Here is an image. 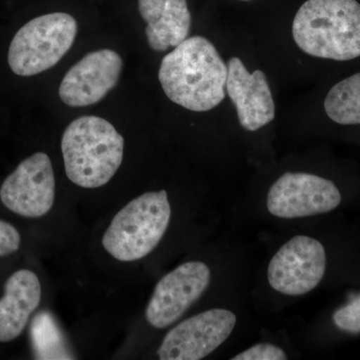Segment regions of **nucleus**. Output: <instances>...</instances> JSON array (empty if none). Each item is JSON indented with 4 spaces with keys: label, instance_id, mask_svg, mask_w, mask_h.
Masks as SVG:
<instances>
[{
    "label": "nucleus",
    "instance_id": "9",
    "mask_svg": "<svg viewBox=\"0 0 360 360\" xmlns=\"http://www.w3.org/2000/svg\"><path fill=\"white\" fill-rule=\"evenodd\" d=\"M236 324L231 310H206L172 328L161 343L158 356L161 360L205 359L229 338Z\"/></svg>",
    "mask_w": 360,
    "mask_h": 360
},
{
    "label": "nucleus",
    "instance_id": "5",
    "mask_svg": "<svg viewBox=\"0 0 360 360\" xmlns=\"http://www.w3.org/2000/svg\"><path fill=\"white\" fill-rule=\"evenodd\" d=\"M77 22L68 13L45 14L28 21L9 45V68L20 77H32L58 65L77 34Z\"/></svg>",
    "mask_w": 360,
    "mask_h": 360
},
{
    "label": "nucleus",
    "instance_id": "16",
    "mask_svg": "<svg viewBox=\"0 0 360 360\" xmlns=\"http://www.w3.org/2000/svg\"><path fill=\"white\" fill-rule=\"evenodd\" d=\"M30 336L37 359H72L63 333L49 312H40L33 319Z\"/></svg>",
    "mask_w": 360,
    "mask_h": 360
},
{
    "label": "nucleus",
    "instance_id": "4",
    "mask_svg": "<svg viewBox=\"0 0 360 360\" xmlns=\"http://www.w3.org/2000/svg\"><path fill=\"white\" fill-rule=\"evenodd\" d=\"M170 217L167 191L142 194L113 217L103 238L104 250L120 262L141 259L160 245Z\"/></svg>",
    "mask_w": 360,
    "mask_h": 360
},
{
    "label": "nucleus",
    "instance_id": "18",
    "mask_svg": "<svg viewBox=\"0 0 360 360\" xmlns=\"http://www.w3.org/2000/svg\"><path fill=\"white\" fill-rule=\"evenodd\" d=\"M285 352L270 343H259L234 356L232 360H285Z\"/></svg>",
    "mask_w": 360,
    "mask_h": 360
},
{
    "label": "nucleus",
    "instance_id": "15",
    "mask_svg": "<svg viewBox=\"0 0 360 360\" xmlns=\"http://www.w3.org/2000/svg\"><path fill=\"white\" fill-rule=\"evenodd\" d=\"M323 110L336 124L360 125V72L343 78L328 90Z\"/></svg>",
    "mask_w": 360,
    "mask_h": 360
},
{
    "label": "nucleus",
    "instance_id": "10",
    "mask_svg": "<svg viewBox=\"0 0 360 360\" xmlns=\"http://www.w3.org/2000/svg\"><path fill=\"white\" fill-rule=\"evenodd\" d=\"M210 269L200 262L179 265L156 284L146 309V319L153 328L162 329L179 321L208 288Z\"/></svg>",
    "mask_w": 360,
    "mask_h": 360
},
{
    "label": "nucleus",
    "instance_id": "2",
    "mask_svg": "<svg viewBox=\"0 0 360 360\" xmlns=\"http://www.w3.org/2000/svg\"><path fill=\"white\" fill-rule=\"evenodd\" d=\"M296 45L314 58L345 63L360 58L357 0H307L292 25Z\"/></svg>",
    "mask_w": 360,
    "mask_h": 360
},
{
    "label": "nucleus",
    "instance_id": "11",
    "mask_svg": "<svg viewBox=\"0 0 360 360\" xmlns=\"http://www.w3.org/2000/svg\"><path fill=\"white\" fill-rule=\"evenodd\" d=\"M122 58L111 49L89 52L66 73L59 97L66 105L84 108L103 101L120 82Z\"/></svg>",
    "mask_w": 360,
    "mask_h": 360
},
{
    "label": "nucleus",
    "instance_id": "7",
    "mask_svg": "<svg viewBox=\"0 0 360 360\" xmlns=\"http://www.w3.org/2000/svg\"><path fill=\"white\" fill-rule=\"evenodd\" d=\"M326 269L323 245L309 236H297L281 246L270 260L267 277L274 290L285 295H303L319 285Z\"/></svg>",
    "mask_w": 360,
    "mask_h": 360
},
{
    "label": "nucleus",
    "instance_id": "14",
    "mask_svg": "<svg viewBox=\"0 0 360 360\" xmlns=\"http://www.w3.org/2000/svg\"><path fill=\"white\" fill-rule=\"evenodd\" d=\"M139 11L148 23L146 34L153 51H167L188 37L191 14L186 0H139Z\"/></svg>",
    "mask_w": 360,
    "mask_h": 360
},
{
    "label": "nucleus",
    "instance_id": "20",
    "mask_svg": "<svg viewBox=\"0 0 360 360\" xmlns=\"http://www.w3.org/2000/svg\"><path fill=\"white\" fill-rule=\"evenodd\" d=\"M241 1H250V0H241Z\"/></svg>",
    "mask_w": 360,
    "mask_h": 360
},
{
    "label": "nucleus",
    "instance_id": "6",
    "mask_svg": "<svg viewBox=\"0 0 360 360\" xmlns=\"http://www.w3.org/2000/svg\"><path fill=\"white\" fill-rule=\"evenodd\" d=\"M341 202L340 189L331 180L302 172H286L267 194V210L279 219H293L322 214Z\"/></svg>",
    "mask_w": 360,
    "mask_h": 360
},
{
    "label": "nucleus",
    "instance_id": "1",
    "mask_svg": "<svg viewBox=\"0 0 360 360\" xmlns=\"http://www.w3.org/2000/svg\"><path fill=\"white\" fill-rule=\"evenodd\" d=\"M227 72V65L212 42L203 37H193L165 56L158 78L172 103L205 112L225 98Z\"/></svg>",
    "mask_w": 360,
    "mask_h": 360
},
{
    "label": "nucleus",
    "instance_id": "12",
    "mask_svg": "<svg viewBox=\"0 0 360 360\" xmlns=\"http://www.w3.org/2000/svg\"><path fill=\"white\" fill-rule=\"evenodd\" d=\"M226 91L238 111L239 123L248 131H257L276 116V105L264 71L252 73L238 58L227 63Z\"/></svg>",
    "mask_w": 360,
    "mask_h": 360
},
{
    "label": "nucleus",
    "instance_id": "8",
    "mask_svg": "<svg viewBox=\"0 0 360 360\" xmlns=\"http://www.w3.org/2000/svg\"><path fill=\"white\" fill-rule=\"evenodd\" d=\"M56 198V179L51 158L37 153L21 161L0 188V200L6 207L28 219L47 214Z\"/></svg>",
    "mask_w": 360,
    "mask_h": 360
},
{
    "label": "nucleus",
    "instance_id": "17",
    "mask_svg": "<svg viewBox=\"0 0 360 360\" xmlns=\"http://www.w3.org/2000/svg\"><path fill=\"white\" fill-rule=\"evenodd\" d=\"M333 321L338 328L347 333H360V295L336 310Z\"/></svg>",
    "mask_w": 360,
    "mask_h": 360
},
{
    "label": "nucleus",
    "instance_id": "19",
    "mask_svg": "<svg viewBox=\"0 0 360 360\" xmlns=\"http://www.w3.org/2000/svg\"><path fill=\"white\" fill-rule=\"evenodd\" d=\"M21 238L18 229L0 219V257H7L20 248Z\"/></svg>",
    "mask_w": 360,
    "mask_h": 360
},
{
    "label": "nucleus",
    "instance_id": "13",
    "mask_svg": "<svg viewBox=\"0 0 360 360\" xmlns=\"http://www.w3.org/2000/svg\"><path fill=\"white\" fill-rule=\"evenodd\" d=\"M41 300V286L34 272L20 269L7 279L0 300V342L21 335Z\"/></svg>",
    "mask_w": 360,
    "mask_h": 360
},
{
    "label": "nucleus",
    "instance_id": "3",
    "mask_svg": "<svg viewBox=\"0 0 360 360\" xmlns=\"http://www.w3.org/2000/svg\"><path fill=\"white\" fill-rule=\"evenodd\" d=\"M61 150L68 179L84 188H98L122 165L124 139L108 120L82 116L66 127Z\"/></svg>",
    "mask_w": 360,
    "mask_h": 360
}]
</instances>
